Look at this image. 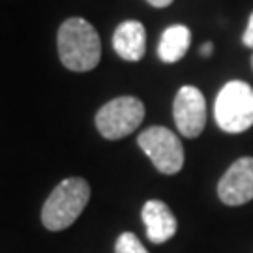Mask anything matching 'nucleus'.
<instances>
[{"label": "nucleus", "instance_id": "4", "mask_svg": "<svg viewBox=\"0 0 253 253\" xmlns=\"http://www.w3.org/2000/svg\"><path fill=\"white\" fill-rule=\"evenodd\" d=\"M145 118V105L139 98L120 96L98 111L96 127L109 141H117L133 133Z\"/></svg>", "mask_w": 253, "mask_h": 253}, {"label": "nucleus", "instance_id": "3", "mask_svg": "<svg viewBox=\"0 0 253 253\" xmlns=\"http://www.w3.org/2000/svg\"><path fill=\"white\" fill-rule=\"evenodd\" d=\"M217 126L227 133H242L253 126V88L244 81H231L219 90L214 105Z\"/></svg>", "mask_w": 253, "mask_h": 253}, {"label": "nucleus", "instance_id": "5", "mask_svg": "<svg viewBox=\"0 0 253 253\" xmlns=\"http://www.w3.org/2000/svg\"><path fill=\"white\" fill-rule=\"evenodd\" d=\"M137 143L141 150L150 158L154 167L163 174H176L184 165V146L176 133L163 126L145 129Z\"/></svg>", "mask_w": 253, "mask_h": 253}, {"label": "nucleus", "instance_id": "11", "mask_svg": "<svg viewBox=\"0 0 253 253\" xmlns=\"http://www.w3.org/2000/svg\"><path fill=\"white\" fill-rule=\"evenodd\" d=\"M115 253H148V250L133 233H122L117 238Z\"/></svg>", "mask_w": 253, "mask_h": 253}, {"label": "nucleus", "instance_id": "2", "mask_svg": "<svg viewBox=\"0 0 253 253\" xmlns=\"http://www.w3.org/2000/svg\"><path fill=\"white\" fill-rule=\"evenodd\" d=\"M90 199V186L84 178L62 180L47 197L42 208V221L49 231H64L81 216Z\"/></svg>", "mask_w": 253, "mask_h": 253}, {"label": "nucleus", "instance_id": "12", "mask_svg": "<svg viewBox=\"0 0 253 253\" xmlns=\"http://www.w3.org/2000/svg\"><path fill=\"white\" fill-rule=\"evenodd\" d=\"M242 42H244L246 47L253 49V13L250 15V21H248V27H246V30H244Z\"/></svg>", "mask_w": 253, "mask_h": 253}, {"label": "nucleus", "instance_id": "1", "mask_svg": "<svg viewBox=\"0 0 253 253\" xmlns=\"http://www.w3.org/2000/svg\"><path fill=\"white\" fill-rule=\"evenodd\" d=\"M58 54L72 72H90L101 58V42L86 19L72 17L58 28Z\"/></svg>", "mask_w": 253, "mask_h": 253}, {"label": "nucleus", "instance_id": "10", "mask_svg": "<svg viewBox=\"0 0 253 253\" xmlns=\"http://www.w3.org/2000/svg\"><path fill=\"white\" fill-rule=\"evenodd\" d=\"M191 43V32L184 25H172L165 28V32L160 38L158 54L165 64L178 62L184 54L188 53Z\"/></svg>", "mask_w": 253, "mask_h": 253}, {"label": "nucleus", "instance_id": "13", "mask_svg": "<svg viewBox=\"0 0 253 253\" xmlns=\"http://www.w3.org/2000/svg\"><path fill=\"white\" fill-rule=\"evenodd\" d=\"M146 2H148L150 6H154V8H167L172 0H146Z\"/></svg>", "mask_w": 253, "mask_h": 253}, {"label": "nucleus", "instance_id": "7", "mask_svg": "<svg viewBox=\"0 0 253 253\" xmlns=\"http://www.w3.org/2000/svg\"><path fill=\"white\" fill-rule=\"evenodd\" d=\"M217 195L229 207H240L253 199V158L236 160L217 184Z\"/></svg>", "mask_w": 253, "mask_h": 253}, {"label": "nucleus", "instance_id": "8", "mask_svg": "<svg viewBox=\"0 0 253 253\" xmlns=\"http://www.w3.org/2000/svg\"><path fill=\"white\" fill-rule=\"evenodd\" d=\"M141 216L146 227V236L154 244H163L176 235V229H178L176 217L163 201H146Z\"/></svg>", "mask_w": 253, "mask_h": 253}, {"label": "nucleus", "instance_id": "9", "mask_svg": "<svg viewBox=\"0 0 253 253\" xmlns=\"http://www.w3.org/2000/svg\"><path fill=\"white\" fill-rule=\"evenodd\" d=\"M113 47L120 58L127 62H137L145 56L146 32L139 21H124L120 23L113 34Z\"/></svg>", "mask_w": 253, "mask_h": 253}, {"label": "nucleus", "instance_id": "14", "mask_svg": "<svg viewBox=\"0 0 253 253\" xmlns=\"http://www.w3.org/2000/svg\"><path fill=\"white\" fill-rule=\"evenodd\" d=\"M212 49H214V45H212L210 42H207L205 45L201 47V54H203V56H210V54H212Z\"/></svg>", "mask_w": 253, "mask_h": 253}, {"label": "nucleus", "instance_id": "15", "mask_svg": "<svg viewBox=\"0 0 253 253\" xmlns=\"http://www.w3.org/2000/svg\"><path fill=\"white\" fill-rule=\"evenodd\" d=\"M252 64H253V58H252Z\"/></svg>", "mask_w": 253, "mask_h": 253}, {"label": "nucleus", "instance_id": "6", "mask_svg": "<svg viewBox=\"0 0 253 253\" xmlns=\"http://www.w3.org/2000/svg\"><path fill=\"white\" fill-rule=\"evenodd\" d=\"M172 115L182 135L190 139L199 137L207 126V101L203 92L190 84L182 86L174 96Z\"/></svg>", "mask_w": 253, "mask_h": 253}]
</instances>
